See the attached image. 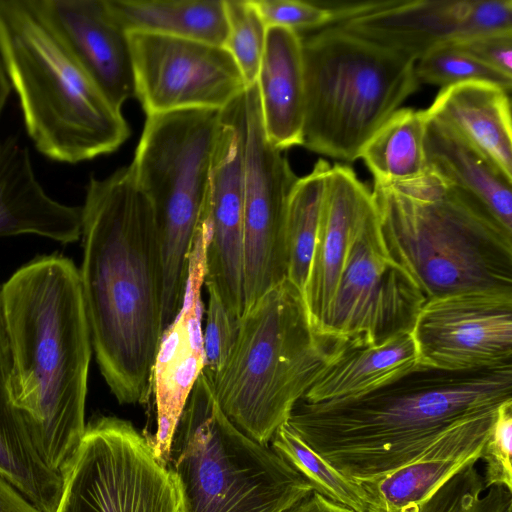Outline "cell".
Wrapping results in <instances>:
<instances>
[{
	"label": "cell",
	"mask_w": 512,
	"mask_h": 512,
	"mask_svg": "<svg viewBox=\"0 0 512 512\" xmlns=\"http://www.w3.org/2000/svg\"><path fill=\"white\" fill-rule=\"evenodd\" d=\"M227 36L224 48L239 67L246 86L256 82L267 27L252 0H225Z\"/></svg>",
	"instance_id": "cell-33"
},
{
	"label": "cell",
	"mask_w": 512,
	"mask_h": 512,
	"mask_svg": "<svg viewBox=\"0 0 512 512\" xmlns=\"http://www.w3.org/2000/svg\"><path fill=\"white\" fill-rule=\"evenodd\" d=\"M416 365L411 331L375 345L345 342L302 401L317 403L352 397L381 386Z\"/></svg>",
	"instance_id": "cell-26"
},
{
	"label": "cell",
	"mask_w": 512,
	"mask_h": 512,
	"mask_svg": "<svg viewBox=\"0 0 512 512\" xmlns=\"http://www.w3.org/2000/svg\"><path fill=\"white\" fill-rule=\"evenodd\" d=\"M425 154L430 170L475 197L512 231V180L482 152L428 113Z\"/></svg>",
	"instance_id": "cell-25"
},
{
	"label": "cell",
	"mask_w": 512,
	"mask_h": 512,
	"mask_svg": "<svg viewBox=\"0 0 512 512\" xmlns=\"http://www.w3.org/2000/svg\"><path fill=\"white\" fill-rule=\"evenodd\" d=\"M483 475L469 464L445 482L418 512H512V491L491 486L485 491Z\"/></svg>",
	"instance_id": "cell-31"
},
{
	"label": "cell",
	"mask_w": 512,
	"mask_h": 512,
	"mask_svg": "<svg viewBox=\"0 0 512 512\" xmlns=\"http://www.w3.org/2000/svg\"><path fill=\"white\" fill-rule=\"evenodd\" d=\"M0 512H43L0 476Z\"/></svg>",
	"instance_id": "cell-38"
},
{
	"label": "cell",
	"mask_w": 512,
	"mask_h": 512,
	"mask_svg": "<svg viewBox=\"0 0 512 512\" xmlns=\"http://www.w3.org/2000/svg\"><path fill=\"white\" fill-rule=\"evenodd\" d=\"M300 36L305 81L302 146L354 162L417 91L416 61L337 26Z\"/></svg>",
	"instance_id": "cell-7"
},
{
	"label": "cell",
	"mask_w": 512,
	"mask_h": 512,
	"mask_svg": "<svg viewBox=\"0 0 512 512\" xmlns=\"http://www.w3.org/2000/svg\"><path fill=\"white\" fill-rule=\"evenodd\" d=\"M270 447L312 486L313 491L354 512H368L359 483L342 475L314 452L285 422L273 435Z\"/></svg>",
	"instance_id": "cell-30"
},
{
	"label": "cell",
	"mask_w": 512,
	"mask_h": 512,
	"mask_svg": "<svg viewBox=\"0 0 512 512\" xmlns=\"http://www.w3.org/2000/svg\"><path fill=\"white\" fill-rule=\"evenodd\" d=\"M283 512H354L313 491Z\"/></svg>",
	"instance_id": "cell-39"
},
{
	"label": "cell",
	"mask_w": 512,
	"mask_h": 512,
	"mask_svg": "<svg viewBox=\"0 0 512 512\" xmlns=\"http://www.w3.org/2000/svg\"><path fill=\"white\" fill-rule=\"evenodd\" d=\"M255 83L270 144L280 151L302 146L305 81L300 33L284 27L267 28Z\"/></svg>",
	"instance_id": "cell-22"
},
{
	"label": "cell",
	"mask_w": 512,
	"mask_h": 512,
	"mask_svg": "<svg viewBox=\"0 0 512 512\" xmlns=\"http://www.w3.org/2000/svg\"><path fill=\"white\" fill-rule=\"evenodd\" d=\"M512 400L500 405L484 445V487L503 486L512 491Z\"/></svg>",
	"instance_id": "cell-35"
},
{
	"label": "cell",
	"mask_w": 512,
	"mask_h": 512,
	"mask_svg": "<svg viewBox=\"0 0 512 512\" xmlns=\"http://www.w3.org/2000/svg\"><path fill=\"white\" fill-rule=\"evenodd\" d=\"M106 1L126 33H151L224 46L225 0Z\"/></svg>",
	"instance_id": "cell-27"
},
{
	"label": "cell",
	"mask_w": 512,
	"mask_h": 512,
	"mask_svg": "<svg viewBox=\"0 0 512 512\" xmlns=\"http://www.w3.org/2000/svg\"><path fill=\"white\" fill-rule=\"evenodd\" d=\"M426 111L512 180L510 92L482 82L461 83L441 89Z\"/></svg>",
	"instance_id": "cell-23"
},
{
	"label": "cell",
	"mask_w": 512,
	"mask_h": 512,
	"mask_svg": "<svg viewBox=\"0 0 512 512\" xmlns=\"http://www.w3.org/2000/svg\"><path fill=\"white\" fill-rule=\"evenodd\" d=\"M79 270L92 349L120 404H145L162 335L163 266L151 205L130 166L91 176Z\"/></svg>",
	"instance_id": "cell-1"
},
{
	"label": "cell",
	"mask_w": 512,
	"mask_h": 512,
	"mask_svg": "<svg viewBox=\"0 0 512 512\" xmlns=\"http://www.w3.org/2000/svg\"><path fill=\"white\" fill-rule=\"evenodd\" d=\"M266 27L313 30L333 23V13L325 2L296 0H252Z\"/></svg>",
	"instance_id": "cell-36"
},
{
	"label": "cell",
	"mask_w": 512,
	"mask_h": 512,
	"mask_svg": "<svg viewBox=\"0 0 512 512\" xmlns=\"http://www.w3.org/2000/svg\"><path fill=\"white\" fill-rule=\"evenodd\" d=\"M61 475L54 512H182L174 476L156 459L147 437L114 416L86 424Z\"/></svg>",
	"instance_id": "cell-10"
},
{
	"label": "cell",
	"mask_w": 512,
	"mask_h": 512,
	"mask_svg": "<svg viewBox=\"0 0 512 512\" xmlns=\"http://www.w3.org/2000/svg\"><path fill=\"white\" fill-rule=\"evenodd\" d=\"M0 54L25 129L45 157L75 164L129 137L115 107L38 14L32 0H0Z\"/></svg>",
	"instance_id": "cell-5"
},
{
	"label": "cell",
	"mask_w": 512,
	"mask_h": 512,
	"mask_svg": "<svg viewBox=\"0 0 512 512\" xmlns=\"http://www.w3.org/2000/svg\"><path fill=\"white\" fill-rule=\"evenodd\" d=\"M330 166L327 161L319 159L310 173L298 178L288 201L285 222L287 279L302 294L312 259Z\"/></svg>",
	"instance_id": "cell-29"
},
{
	"label": "cell",
	"mask_w": 512,
	"mask_h": 512,
	"mask_svg": "<svg viewBox=\"0 0 512 512\" xmlns=\"http://www.w3.org/2000/svg\"><path fill=\"white\" fill-rule=\"evenodd\" d=\"M243 197L244 92L220 110L203 219L209 233L205 282L237 318L245 306Z\"/></svg>",
	"instance_id": "cell-16"
},
{
	"label": "cell",
	"mask_w": 512,
	"mask_h": 512,
	"mask_svg": "<svg viewBox=\"0 0 512 512\" xmlns=\"http://www.w3.org/2000/svg\"><path fill=\"white\" fill-rule=\"evenodd\" d=\"M512 400V363L443 370L416 365L370 391L300 400L286 423L349 480L377 481L410 463L457 422Z\"/></svg>",
	"instance_id": "cell-2"
},
{
	"label": "cell",
	"mask_w": 512,
	"mask_h": 512,
	"mask_svg": "<svg viewBox=\"0 0 512 512\" xmlns=\"http://www.w3.org/2000/svg\"><path fill=\"white\" fill-rule=\"evenodd\" d=\"M220 110L187 109L146 117L130 165L155 220L163 266L162 332L179 312L189 258L208 192Z\"/></svg>",
	"instance_id": "cell-9"
},
{
	"label": "cell",
	"mask_w": 512,
	"mask_h": 512,
	"mask_svg": "<svg viewBox=\"0 0 512 512\" xmlns=\"http://www.w3.org/2000/svg\"><path fill=\"white\" fill-rule=\"evenodd\" d=\"M497 409L457 422L417 458L382 479L360 482L368 512H418L445 482L481 459Z\"/></svg>",
	"instance_id": "cell-19"
},
{
	"label": "cell",
	"mask_w": 512,
	"mask_h": 512,
	"mask_svg": "<svg viewBox=\"0 0 512 512\" xmlns=\"http://www.w3.org/2000/svg\"><path fill=\"white\" fill-rule=\"evenodd\" d=\"M344 343L316 333L302 293L286 278L241 317L231 353L210 379L220 408L268 445Z\"/></svg>",
	"instance_id": "cell-6"
},
{
	"label": "cell",
	"mask_w": 512,
	"mask_h": 512,
	"mask_svg": "<svg viewBox=\"0 0 512 512\" xmlns=\"http://www.w3.org/2000/svg\"><path fill=\"white\" fill-rule=\"evenodd\" d=\"M11 354L0 296V476L43 512H54L62 475L40 457L9 392Z\"/></svg>",
	"instance_id": "cell-24"
},
{
	"label": "cell",
	"mask_w": 512,
	"mask_h": 512,
	"mask_svg": "<svg viewBox=\"0 0 512 512\" xmlns=\"http://www.w3.org/2000/svg\"><path fill=\"white\" fill-rule=\"evenodd\" d=\"M450 42L487 66L512 77V30L483 32Z\"/></svg>",
	"instance_id": "cell-37"
},
{
	"label": "cell",
	"mask_w": 512,
	"mask_h": 512,
	"mask_svg": "<svg viewBox=\"0 0 512 512\" xmlns=\"http://www.w3.org/2000/svg\"><path fill=\"white\" fill-rule=\"evenodd\" d=\"M82 209L47 194L28 148L16 137L0 141V237L33 234L61 244L81 238Z\"/></svg>",
	"instance_id": "cell-21"
},
{
	"label": "cell",
	"mask_w": 512,
	"mask_h": 512,
	"mask_svg": "<svg viewBox=\"0 0 512 512\" xmlns=\"http://www.w3.org/2000/svg\"><path fill=\"white\" fill-rule=\"evenodd\" d=\"M299 177L268 141L256 83L244 90L243 281L244 313L287 278L285 222Z\"/></svg>",
	"instance_id": "cell-12"
},
{
	"label": "cell",
	"mask_w": 512,
	"mask_h": 512,
	"mask_svg": "<svg viewBox=\"0 0 512 512\" xmlns=\"http://www.w3.org/2000/svg\"><path fill=\"white\" fill-rule=\"evenodd\" d=\"M371 203V191L351 167L330 166L302 294L310 325L321 336L350 241Z\"/></svg>",
	"instance_id": "cell-20"
},
{
	"label": "cell",
	"mask_w": 512,
	"mask_h": 512,
	"mask_svg": "<svg viewBox=\"0 0 512 512\" xmlns=\"http://www.w3.org/2000/svg\"><path fill=\"white\" fill-rule=\"evenodd\" d=\"M12 90L1 54H0V117Z\"/></svg>",
	"instance_id": "cell-40"
},
{
	"label": "cell",
	"mask_w": 512,
	"mask_h": 512,
	"mask_svg": "<svg viewBox=\"0 0 512 512\" xmlns=\"http://www.w3.org/2000/svg\"><path fill=\"white\" fill-rule=\"evenodd\" d=\"M426 121V110L400 108L370 138L360 158L374 182H403L427 170Z\"/></svg>",
	"instance_id": "cell-28"
},
{
	"label": "cell",
	"mask_w": 512,
	"mask_h": 512,
	"mask_svg": "<svg viewBox=\"0 0 512 512\" xmlns=\"http://www.w3.org/2000/svg\"><path fill=\"white\" fill-rule=\"evenodd\" d=\"M384 241L426 300L512 292V231L475 197L427 167L413 179L374 182Z\"/></svg>",
	"instance_id": "cell-4"
},
{
	"label": "cell",
	"mask_w": 512,
	"mask_h": 512,
	"mask_svg": "<svg viewBox=\"0 0 512 512\" xmlns=\"http://www.w3.org/2000/svg\"><path fill=\"white\" fill-rule=\"evenodd\" d=\"M9 340V392L42 460L62 474L86 428L92 343L79 270L53 253L0 286Z\"/></svg>",
	"instance_id": "cell-3"
},
{
	"label": "cell",
	"mask_w": 512,
	"mask_h": 512,
	"mask_svg": "<svg viewBox=\"0 0 512 512\" xmlns=\"http://www.w3.org/2000/svg\"><path fill=\"white\" fill-rule=\"evenodd\" d=\"M204 285L208 292V305L203 326V372L209 379H213L222 370L231 353L241 318L227 309L212 283L204 282Z\"/></svg>",
	"instance_id": "cell-34"
},
{
	"label": "cell",
	"mask_w": 512,
	"mask_h": 512,
	"mask_svg": "<svg viewBox=\"0 0 512 512\" xmlns=\"http://www.w3.org/2000/svg\"><path fill=\"white\" fill-rule=\"evenodd\" d=\"M334 26L415 61L470 35L512 30V0L326 2Z\"/></svg>",
	"instance_id": "cell-14"
},
{
	"label": "cell",
	"mask_w": 512,
	"mask_h": 512,
	"mask_svg": "<svg viewBox=\"0 0 512 512\" xmlns=\"http://www.w3.org/2000/svg\"><path fill=\"white\" fill-rule=\"evenodd\" d=\"M415 72L420 84L441 89L468 82L492 84L508 92L512 88V77L487 66L451 42L425 53L416 61Z\"/></svg>",
	"instance_id": "cell-32"
},
{
	"label": "cell",
	"mask_w": 512,
	"mask_h": 512,
	"mask_svg": "<svg viewBox=\"0 0 512 512\" xmlns=\"http://www.w3.org/2000/svg\"><path fill=\"white\" fill-rule=\"evenodd\" d=\"M52 33L117 108L135 97L127 33L106 0H32Z\"/></svg>",
	"instance_id": "cell-18"
},
{
	"label": "cell",
	"mask_w": 512,
	"mask_h": 512,
	"mask_svg": "<svg viewBox=\"0 0 512 512\" xmlns=\"http://www.w3.org/2000/svg\"><path fill=\"white\" fill-rule=\"evenodd\" d=\"M208 239V229L202 223L189 258L181 308L161 335L153 366L156 431L147 439L156 459L165 466L179 418L204 369L202 288Z\"/></svg>",
	"instance_id": "cell-17"
},
{
	"label": "cell",
	"mask_w": 512,
	"mask_h": 512,
	"mask_svg": "<svg viewBox=\"0 0 512 512\" xmlns=\"http://www.w3.org/2000/svg\"><path fill=\"white\" fill-rule=\"evenodd\" d=\"M411 333L418 365L468 370L512 363V292L426 300Z\"/></svg>",
	"instance_id": "cell-15"
},
{
	"label": "cell",
	"mask_w": 512,
	"mask_h": 512,
	"mask_svg": "<svg viewBox=\"0 0 512 512\" xmlns=\"http://www.w3.org/2000/svg\"><path fill=\"white\" fill-rule=\"evenodd\" d=\"M425 301L391 255L372 198L350 241L322 336L354 345L383 343L412 331Z\"/></svg>",
	"instance_id": "cell-11"
},
{
	"label": "cell",
	"mask_w": 512,
	"mask_h": 512,
	"mask_svg": "<svg viewBox=\"0 0 512 512\" xmlns=\"http://www.w3.org/2000/svg\"><path fill=\"white\" fill-rule=\"evenodd\" d=\"M135 97L147 116L187 110H222L246 86L228 51L201 41L127 33Z\"/></svg>",
	"instance_id": "cell-13"
},
{
	"label": "cell",
	"mask_w": 512,
	"mask_h": 512,
	"mask_svg": "<svg viewBox=\"0 0 512 512\" xmlns=\"http://www.w3.org/2000/svg\"><path fill=\"white\" fill-rule=\"evenodd\" d=\"M166 466L182 512H283L313 492L270 446L228 419L203 371L179 418Z\"/></svg>",
	"instance_id": "cell-8"
}]
</instances>
